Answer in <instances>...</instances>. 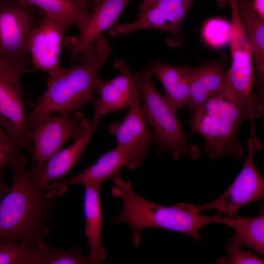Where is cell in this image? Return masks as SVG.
I'll use <instances>...</instances> for the list:
<instances>
[{
  "label": "cell",
  "mask_w": 264,
  "mask_h": 264,
  "mask_svg": "<svg viewBox=\"0 0 264 264\" xmlns=\"http://www.w3.org/2000/svg\"><path fill=\"white\" fill-rule=\"evenodd\" d=\"M45 163L38 162L30 171L20 152L9 161L13 183L0 202V243H19L44 240L49 233L46 223L54 218L57 198L67 191L60 180L44 185L39 180Z\"/></svg>",
  "instance_id": "1"
},
{
  "label": "cell",
  "mask_w": 264,
  "mask_h": 264,
  "mask_svg": "<svg viewBox=\"0 0 264 264\" xmlns=\"http://www.w3.org/2000/svg\"><path fill=\"white\" fill-rule=\"evenodd\" d=\"M111 50L109 40L101 35L76 56L79 63L49 78L46 89L27 116L29 129L53 113L67 116L93 101L99 71Z\"/></svg>",
  "instance_id": "2"
},
{
  "label": "cell",
  "mask_w": 264,
  "mask_h": 264,
  "mask_svg": "<svg viewBox=\"0 0 264 264\" xmlns=\"http://www.w3.org/2000/svg\"><path fill=\"white\" fill-rule=\"evenodd\" d=\"M110 178L113 182L112 195L122 199L121 213L113 220V224H129L132 230L134 246L141 244V230L146 228H160L189 235L198 242L199 231L208 224L218 223L220 215L199 214L195 205L178 203L164 206L149 201L135 193L129 181L123 180L120 172Z\"/></svg>",
  "instance_id": "3"
},
{
  "label": "cell",
  "mask_w": 264,
  "mask_h": 264,
  "mask_svg": "<svg viewBox=\"0 0 264 264\" xmlns=\"http://www.w3.org/2000/svg\"><path fill=\"white\" fill-rule=\"evenodd\" d=\"M190 116L191 129L188 134L198 133L203 137L204 150L212 159L243 157L245 149L239 141L238 133L245 120L250 121L251 135L257 134L249 110L228 99L223 93L210 98Z\"/></svg>",
  "instance_id": "4"
},
{
  "label": "cell",
  "mask_w": 264,
  "mask_h": 264,
  "mask_svg": "<svg viewBox=\"0 0 264 264\" xmlns=\"http://www.w3.org/2000/svg\"><path fill=\"white\" fill-rule=\"evenodd\" d=\"M136 75L142 99L143 116L153 130L156 155L168 151L175 159L186 155L193 158L198 157L200 155L199 148L196 145L188 144L189 134L183 132L176 113L164 95L155 88L148 68L136 72Z\"/></svg>",
  "instance_id": "5"
},
{
  "label": "cell",
  "mask_w": 264,
  "mask_h": 264,
  "mask_svg": "<svg viewBox=\"0 0 264 264\" xmlns=\"http://www.w3.org/2000/svg\"><path fill=\"white\" fill-rule=\"evenodd\" d=\"M38 11L20 0H0V64L27 68V44L41 19Z\"/></svg>",
  "instance_id": "6"
},
{
  "label": "cell",
  "mask_w": 264,
  "mask_h": 264,
  "mask_svg": "<svg viewBox=\"0 0 264 264\" xmlns=\"http://www.w3.org/2000/svg\"><path fill=\"white\" fill-rule=\"evenodd\" d=\"M228 1L231 15L229 37L231 64L223 94L246 107L256 118V96L252 93L254 80L252 51L240 19L236 0Z\"/></svg>",
  "instance_id": "7"
},
{
  "label": "cell",
  "mask_w": 264,
  "mask_h": 264,
  "mask_svg": "<svg viewBox=\"0 0 264 264\" xmlns=\"http://www.w3.org/2000/svg\"><path fill=\"white\" fill-rule=\"evenodd\" d=\"M27 68L0 64V125L19 151L31 149L21 78Z\"/></svg>",
  "instance_id": "8"
},
{
  "label": "cell",
  "mask_w": 264,
  "mask_h": 264,
  "mask_svg": "<svg viewBox=\"0 0 264 264\" xmlns=\"http://www.w3.org/2000/svg\"><path fill=\"white\" fill-rule=\"evenodd\" d=\"M262 145L251 137L246 143L248 154L242 168L229 187L217 199L207 204L195 205L200 213L215 209L217 214L226 216H237L239 210L245 205L259 201L264 194V180L259 174L253 160L255 153L261 151Z\"/></svg>",
  "instance_id": "9"
},
{
  "label": "cell",
  "mask_w": 264,
  "mask_h": 264,
  "mask_svg": "<svg viewBox=\"0 0 264 264\" xmlns=\"http://www.w3.org/2000/svg\"><path fill=\"white\" fill-rule=\"evenodd\" d=\"M90 125L77 111L67 116L56 114L44 118L30 129L33 161L46 162L67 141H75L83 136Z\"/></svg>",
  "instance_id": "10"
},
{
  "label": "cell",
  "mask_w": 264,
  "mask_h": 264,
  "mask_svg": "<svg viewBox=\"0 0 264 264\" xmlns=\"http://www.w3.org/2000/svg\"><path fill=\"white\" fill-rule=\"evenodd\" d=\"M195 0H157L145 12L138 15L132 22L116 23L108 30L117 38L142 29H157L169 34L167 39L171 46L179 45L180 30L185 18Z\"/></svg>",
  "instance_id": "11"
},
{
  "label": "cell",
  "mask_w": 264,
  "mask_h": 264,
  "mask_svg": "<svg viewBox=\"0 0 264 264\" xmlns=\"http://www.w3.org/2000/svg\"><path fill=\"white\" fill-rule=\"evenodd\" d=\"M152 145H154V138L150 131L133 146L128 148L116 147L102 155L79 174L59 180L66 186L83 185L100 187L104 181L120 172L121 168L134 169L141 165L148 154L149 147Z\"/></svg>",
  "instance_id": "12"
},
{
  "label": "cell",
  "mask_w": 264,
  "mask_h": 264,
  "mask_svg": "<svg viewBox=\"0 0 264 264\" xmlns=\"http://www.w3.org/2000/svg\"><path fill=\"white\" fill-rule=\"evenodd\" d=\"M67 23L43 15L31 33L27 51L34 68L54 77L63 69L61 56L62 44Z\"/></svg>",
  "instance_id": "13"
},
{
  "label": "cell",
  "mask_w": 264,
  "mask_h": 264,
  "mask_svg": "<svg viewBox=\"0 0 264 264\" xmlns=\"http://www.w3.org/2000/svg\"><path fill=\"white\" fill-rule=\"evenodd\" d=\"M113 66L118 72L115 78L105 81L99 77L96 83L95 92L99 97L94 101L92 122L97 124L105 114L129 107L135 95L140 92L136 72L132 73L125 60L115 61Z\"/></svg>",
  "instance_id": "14"
},
{
  "label": "cell",
  "mask_w": 264,
  "mask_h": 264,
  "mask_svg": "<svg viewBox=\"0 0 264 264\" xmlns=\"http://www.w3.org/2000/svg\"><path fill=\"white\" fill-rule=\"evenodd\" d=\"M228 70L227 64L222 61L191 67L189 95L185 104L190 115L210 98L224 92Z\"/></svg>",
  "instance_id": "15"
},
{
  "label": "cell",
  "mask_w": 264,
  "mask_h": 264,
  "mask_svg": "<svg viewBox=\"0 0 264 264\" xmlns=\"http://www.w3.org/2000/svg\"><path fill=\"white\" fill-rule=\"evenodd\" d=\"M130 0H101L79 29V36L71 39L69 46L72 54H80L103 32L116 24Z\"/></svg>",
  "instance_id": "16"
},
{
  "label": "cell",
  "mask_w": 264,
  "mask_h": 264,
  "mask_svg": "<svg viewBox=\"0 0 264 264\" xmlns=\"http://www.w3.org/2000/svg\"><path fill=\"white\" fill-rule=\"evenodd\" d=\"M240 19L248 41L258 75L256 102L264 104V20L256 13L251 0H236Z\"/></svg>",
  "instance_id": "17"
},
{
  "label": "cell",
  "mask_w": 264,
  "mask_h": 264,
  "mask_svg": "<svg viewBox=\"0 0 264 264\" xmlns=\"http://www.w3.org/2000/svg\"><path fill=\"white\" fill-rule=\"evenodd\" d=\"M152 76L158 79L163 86L166 101L176 113L185 105L188 99L191 81V67L154 61L147 67Z\"/></svg>",
  "instance_id": "18"
},
{
  "label": "cell",
  "mask_w": 264,
  "mask_h": 264,
  "mask_svg": "<svg viewBox=\"0 0 264 264\" xmlns=\"http://www.w3.org/2000/svg\"><path fill=\"white\" fill-rule=\"evenodd\" d=\"M85 187V233L89 247L88 258L90 264H99L106 258V252L101 241L102 221L99 195L100 187L92 185H86Z\"/></svg>",
  "instance_id": "19"
},
{
  "label": "cell",
  "mask_w": 264,
  "mask_h": 264,
  "mask_svg": "<svg viewBox=\"0 0 264 264\" xmlns=\"http://www.w3.org/2000/svg\"><path fill=\"white\" fill-rule=\"evenodd\" d=\"M98 125L91 122L83 136L72 145L61 149L45 162L39 176V180L42 184L48 185L54 180L64 177L80 160Z\"/></svg>",
  "instance_id": "20"
},
{
  "label": "cell",
  "mask_w": 264,
  "mask_h": 264,
  "mask_svg": "<svg viewBox=\"0 0 264 264\" xmlns=\"http://www.w3.org/2000/svg\"><path fill=\"white\" fill-rule=\"evenodd\" d=\"M41 10L44 15L75 25L78 29L83 25L100 0H20Z\"/></svg>",
  "instance_id": "21"
},
{
  "label": "cell",
  "mask_w": 264,
  "mask_h": 264,
  "mask_svg": "<svg viewBox=\"0 0 264 264\" xmlns=\"http://www.w3.org/2000/svg\"><path fill=\"white\" fill-rule=\"evenodd\" d=\"M218 223L231 227L235 233L228 243L242 248L246 245L257 253L264 254V208L256 217L244 218L236 216L220 217Z\"/></svg>",
  "instance_id": "22"
},
{
  "label": "cell",
  "mask_w": 264,
  "mask_h": 264,
  "mask_svg": "<svg viewBox=\"0 0 264 264\" xmlns=\"http://www.w3.org/2000/svg\"><path fill=\"white\" fill-rule=\"evenodd\" d=\"M129 107L123 120L113 123L109 128L110 132L116 138V147L120 148L133 146L151 131L143 116L140 92L135 95Z\"/></svg>",
  "instance_id": "23"
},
{
  "label": "cell",
  "mask_w": 264,
  "mask_h": 264,
  "mask_svg": "<svg viewBox=\"0 0 264 264\" xmlns=\"http://www.w3.org/2000/svg\"><path fill=\"white\" fill-rule=\"evenodd\" d=\"M32 264H88V257L75 246L67 250L52 247L44 240L35 243Z\"/></svg>",
  "instance_id": "24"
},
{
  "label": "cell",
  "mask_w": 264,
  "mask_h": 264,
  "mask_svg": "<svg viewBox=\"0 0 264 264\" xmlns=\"http://www.w3.org/2000/svg\"><path fill=\"white\" fill-rule=\"evenodd\" d=\"M35 243H0V264H32Z\"/></svg>",
  "instance_id": "25"
},
{
  "label": "cell",
  "mask_w": 264,
  "mask_h": 264,
  "mask_svg": "<svg viewBox=\"0 0 264 264\" xmlns=\"http://www.w3.org/2000/svg\"><path fill=\"white\" fill-rule=\"evenodd\" d=\"M19 152L0 125V193L2 195H5L9 190L3 178V170L11 158Z\"/></svg>",
  "instance_id": "26"
},
{
  "label": "cell",
  "mask_w": 264,
  "mask_h": 264,
  "mask_svg": "<svg viewBox=\"0 0 264 264\" xmlns=\"http://www.w3.org/2000/svg\"><path fill=\"white\" fill-rule=\"evenodd\" d=\"M228 257H221L217 261V264H264V260L249 251L242 250L241 248L227 243L226 246Z\"/></svg>",
  "instance_id": "27"
},
{
  "label": "cell",
  "mask_w": 264,
  "mask_h": 264,
  "mask_svg": "<svg viewBox=\"0 0 264 264\" xmlns=\"http://www.w3.org/2000/svg\"><path fill=\"white\" fill-rule=\"evenodd\" d=\"M252 5L256 13L264 20V0H253Z\"/></svg>",
  "instance_id": "28"
},
{
  "label": "cell",
  "mask_w": 264,
  "mask_h": 264,
  "mask_svg": "<svg viewBox=\"0 0 264 264\" xmlns=\"http://www.w3.org/2000/svg\"><path fill=\"white\" fill-rule=\"evenodd\" d=\"M157 0H143L142 3L138 7V15L141 14L148 9H149L151 7H152L157 1Z\"/></svg>",
  "instance_id": "29"
},
{
  "label": "cell",
  "mask_w": 264,
  "mask_h": 264,
  "mask_svg": "<svg viewBox=\"0 0 264 264\" xmlns=\"http://www.w3.org/2000/svg\"><path fill=\"white\" fill-rule=\"evenodd\" d=\"M4 196V195H3L0 193V202L1 199H2V198Z\"/></svg>",
  "instance_id": "30"
}]
</instances>
